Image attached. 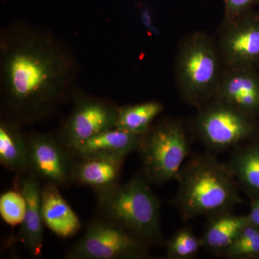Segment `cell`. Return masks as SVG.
I'll return each mask as SVG.
<instances>
[{"instance_id": "1", "label": "cell", "mask_w": 259, "mask_h": 259, "mask_svg": "<svg viewBox=\"0 0 259 259\" xmlns=\"http://www.w3.org/2000/svg\"><path fill=\"white\" fill-rule=\"evenodd\" d=\"M78 64L66 42L42 29L15 24L0 35L2 107L21 126L40 122L72 91Z\"/></svg>"}, {"instance_id": "2", "label": "cell", "mask_w": 259, "mask_h": 259, "mask_svg": "<svg viewBox=\"0 0 259 259\" xmlns=\"http://www.w3.org/2000/svg\"><path fill=\"white\" fill-rule=\"evenodd\" d=\"M175 204L185 220L211 218L231 212L241 203L236 181L223 164L210 156H201L182 167Z\"/></svg>"}, {"instance_id": "3", "label": "cell", "mask_w": 259, "mask_h": 259, "mask_svg": "<svg viewBox=\"0 0 259 259\" xmlns=\"http://www.w3.org/2000/svg\"><path fill=\"white\" fill-rule=\"evenodd\" d=\"M148 183L136 176L97 197L101 217L153 245L162 239L160 204Z\"/></svg>"}, {"instance_id": "4", "label": "cell", "mask_w": 259, "mask_h": 259, "mask_svg": "<svg viewBox=\"0 0 259 259\" xmlns=\"http://www.w3.org/2000/svg\"><path fill=\"white\" fill-rule=\"evenodd\" d=\"M215 40L196 31L184 37L177 50L175 74L183 100L200 107L214 98L223 71Z\"/></svg>"}, {"instance_id": "5", "label": "cell", "mask_w": 259, "mask_h": 259, "mask_svg": "<svg viewBox=\"0 0 259 259\" xmlns=\"http://www.w3.org/2000/svg\"><path fill=\"white\" fill-rule=\"evenodd\" d=\"M138 151L145 178L148 182L162 185L177 179L190 145L182 123L163 120L143 135Z\"/></svg>"}, {"instance_id": "6", "label": "cell", "mask_w": 259, "mask_h": 259, "mask_svg": "<svg viewBox=\"0 0 259 259\" xmlns=\"http://www.w3.org/2000/svg\"><path fill=\"white\" fill-rule=\"evenodd\" d=\"M149 244L104 218L89 223L82 238L66 253L69 259H138L147 256Z\"/></svg>"}, {"instance_id": "7", "label": "cell", "mask_w": 259, "mask_h": 259, "mask_svg": "<svg viewBox=\"0 0 259 259\" xmlns=\"http://www.w3.org/2000/svg\"><path fill=\"white\" fill-rule=\"evenodd\" d=\"M253 117L212 99L199 107L194 127L206 146L214 151H223L236 147L254 135L256 127Z\"/></svg>"}, {"instance_id": "8", "label": "cell", "mask_w": 259, "mask_h": 259, "mask_svg": "<svg viewBox=\"0 0 259 259\" xmlns=\"http://www.w3.org/2000/svg\"><path fill=\"white\" fill-rule=\"evenodd\" d=\"M216 46L224 69H259V13L223 22Z\"/></svg>"}, {"instance_id": "9", "label": "cell", "mask_w": 259, "mask_h": 259, "mask_svg": "<svg viewBox=\"0 0 259 259\" xmlns=\"http://www.w3.org/2000/svg\"><path fill=\"white\" fill-rule=\"evenodd\" d=\"M117 109L101 99L76 94L72 111L61 128V142L71 152L90 138L115 127Z\"/></svg>"}, {"instance_id": "10", "label": "cell", "mask_w": 259, "mask_h": 259, "mask_svg": "<svg viewBox=\"0 0 259 259\" xmlns=\"http://www.w3.org/2000/svg\"><path fill=\"white\" fill-rule=\"evenodd\" d=\"M29 170L47 183L60 187L72 178L73 154L60 139L36 134L28 139Z\"/></svg>"}, {"instance_id": "11", "label": "cell", "mask_w": 259, "mask_h": 259, "mask_svg": "<svg viewBox=\"0 0 259 259\" xmlns=\"http://www.w3.org/2000/svg\"><path fill=\"white\" fill-rule=\"evenodd\" d=\"M247 115H259V73L250 69H223L214 98Z\"/></svg>"}, {"instance_id": "12", "label": "cell", "mask_w": 259, "mask_h": 259, "mask_svg": "<svg viewBox=\"0 0 259 259\" xmlns=\"http://www.w3.org/2000/svg\"><path fill=\"white\" fill-rule=\"evenodd\" d=\"M77 158L73 167L71 182L93 189L97 195L119 185L125 158L100 153Z\"/></svg>"}, {"instance_id": "13", "label": "cell", "mask_w": 259, "mask_h": 259, "mask_svg": "<svg viewBox=\"0 0 259 259\" xmlns=\"http://www.w3.org/2000/svg\"><path fill=\"white\" fill-rule=\"evenodd\" d=\"M40 180L35 174L30 171L20 182V190L26 202V212L20 231V241L35 256L41 253L44 242V223L41 212L42 187Z\"/></svg>"}, {"instance_id": "14", "label": "cell", "mask_w": 259, "mask_h": 259, "mask_svg": "<svg viewBox=\"0 0 259 259\" xmlns=\"http://www.w3.org/2000/svg\"><path fill=\"white\" fill-rule=\"evenodd\" d=\"M58 186L46 183L41 193V212L44 225L56 236L67 238L74 236L81 229V222Z\"/></svg>"}, {"instance_id": "15", "label": "cell", "mask_w": 259, "mask_h": 259, "mask_svg": "<svg viewBox=\"0 0 259 259\" xmlns=\"http://www.w3.org/2000/svg\"><path fill=\"white\" fill-rule=\"evenodd\" d=\"M142 136L112 127L81 143L71 151V153L76 158L100 153L125 158L129 153L138 151Z\"/></svg>"}, {"instance_id": "16", "label": "cell", "mask_w": 259, "mask_h": 259, "mask_svg": "<svg viewBox=\"0 0 259 259\" xmlns=\"http://www.w3.org/2000/svg\"><path fill=\"white\" fill-rule=\"evenodd\" d=\"M248 223V216L236 215L231 212L209 218L201 238L202 245L211 252L221 255Z\"/></svg>"}, {"instance_id": "17", "label": "cell", "mask_w": 259, "mask_h": 259, "mask_svg": "<svg viewBox=\"0 0 259 259\" xmlns=\"http://www.w3.org/2000/svg\"><path fill=\"white\" fill-rule=\"evenodd\" d=\"M0 163L10 171L29 170L28 139L20 132V125L5 118L0 122Z\"/></svg>"}, {"instance_id": "18", "label": "cell", "mask_w": 259, "mask_h": 259, "mask_svg": "<svg viewBox=\"0 0 259 259\" xmlns=\"http://www.w3.org/2000/svg\"><path fill=\"white\" fill-rule=\"evenodd\" d=\"M226 166L245 190L259 194V145L238 148Z\"/></svg>"}, {"instance_id": "19", "label": "cell", "mask_w": 259, "mask_h": 259, "mask_svg": "<svg viewBox=\"0 0 259 259\" xmlns=\"http://www.w3.org/2000/svg\"><path fill=\"white\" fill-rule=\"evenodd\" d=\"M163 110V105L157 101L118 107L115 127L142 136L149 131Z\"/></svg>"}, {"instance_id": "20", "label": "cell", "mask_w": 259, "mask_h": 259, "mask_svg": "<svg viewBox=\"0 0 259 259\" xmlns=\"http://www.w3.org/2000/svg\"><path fill=\"white\" fill-rule=\"evenodd\" d=\"M202 245V239L188 227L180 228L166 243V257L169 259L193 258Z\"/></svg>"}, {"instance_id": "21", "label": "cell", "mask_w": 259, "mask_h": 259, "mask_svg": "<svg viewBox=\"0 0 259 259\" xmlns=\"http://www.w3.org/2000/svg\"><path fill=\"white\" fill-rule=\"evenodd\" d=\"M221 255L233 259L259 256V227L248 223Z\"/></svg>"}, {"instance_id": "22", "label": "cell", "mask_w": 259, "mask_h": 259, "mask_svg": "<svg viewBox=\"0 0 259 259\" xmlns=\"http://www.w3.org/2000/svg\"><path fill=\"white\" fill-rule=\"evenodd\" d=\"M26 212V202L21 191L10 190L0 197V214L10 226L21 225Z\"/></svg>"}, {"instance_id": "23", "label": "cell", "mask_w": 259, "mask_h": 259, "mask_svg": "<svg viewBox=\"0 0 259 259\" xmlns=\"http://www.w3.org/2000/svg\"><path fill=\"white\" fill-rule=\"evenodd\" d=\"M224 18L223 22L229 21L239 15L251 11L259 4V0H223Z\"/></svg>"}, {"instance_id": "24", "label": "cell", "mask_w": 259, "mask_h": 259, "mask_svg": "<svg viewBox=\"0 0 259 259\" xmlns=\"http://www.w3.org/2000/svg\"><path fill=\"white\" fill-rule=\"evenodd\" d=\"M139 18L145 29L147 30L148 35L158 37L160 35V29L154 23L152 13L147 5H141L139 7Z\"/></svg>"}, {"instance_id": "25", "label": "cell", "mask_w": 259, "mask_h": 259, "mask_svg": "<svg viewBox=\"0 0 259 259\" xmlns=\"http://www.w3.org/2000/svg\"><path fill=\"white\" fill-rule=\"evenodd\" d=\"M247 216L250 224L259 227V196L253 201L249 214Z\"/></svg>"}, {"instance_id": "26", "label": "cell", "mask_w": 259, "mask_h": 259, "mask_svg": "<svg viewBox=\"0 0 259 259\" xmlns=\"http://www.w3.org/2000/svg\"><path fill=\"white\" fill-rule=\"evenodd\" d=\"M258 73H259V69H258Z\"/></svg>"}]
</instances>
